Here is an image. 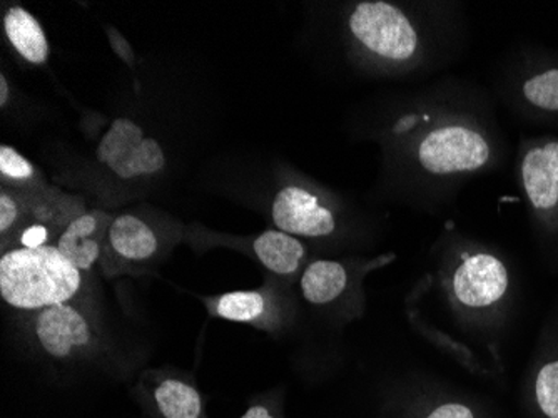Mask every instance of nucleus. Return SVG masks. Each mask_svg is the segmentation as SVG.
Here are the masks:
<instances>
[{
	"mask_svg": "<svg viewBox=\"0 0 558 418\" xmlns=\"http://www.w3.org/2000/svg\"><path fill=\"white\" fill-rule=\"evenodd\" d=\"M84 275L58 247L12 248L0 258V295L21 311L68 303L81 294Z\"/></svg>",
	"mask_w": 558,
	"mask_h": 418,
	"instance_id": "f257e3e1",
	"label": "nucleus"
},
{
	"mask_svg": "<svg viewBox=\"0 0 558 418\" xmlns=\"http://www.w3.org/2000/svg\"><path fill=\"white\" fill-rule=\"evenodd\" d=\"M17 193L22 204L21 223L14 237L2 244V253L12 248L56 247L65 228L86 213L81 198L46 184L17 190Z\"/></svg>",
	"mask_w": 558,
	"mask_h": 418,
	"instance_id": "f03ea898",
	"label": "nucleus"
},
{
	"mask_svg": "<svg viewBox=\"0 0 558 418\" xmlns=\"http://www.w3.org/2000/svg\"><path fill=\"white\" fill-rule=\"evenodd\" d=\"M350 29L369 52L390 61H407L418 49L413 25L388 2H360L350 15Z\"/></svg>",
	"mask_w": 558,
	"mask_h": 418,
	"instance_id": "7ed1b4c3",
	"label": "nucleus"
},
{
	"mask_svg": "<svg viewBox=\"0 0 558 418\" xmlns=\"http://www.w3.org/2000/svg\"><path fill=\"white\" fill-rule=\"evenodd\" d=\"M33 332L40 350L61 361L87 357L99 345L96 325L89 313L74 301L36 311Z\"/></svg>",
	"mask_w": 558,
	"mask_h": 418,
	"instance_id": "20e7f679",
	"label": "nucleus"
},
{
	"mask_svg": "<svg viewBox=\"0 0 558 418\" xmlns=\"http://www.w3.org/2000/svg\"><path fill=\"white\" fill-rule=\"evenodd\" d=\"M97 159L118 178H147L161 172L166 166L161 144L144 134L143 128L131 119L119 118L97 146Z\"/></svg>",
	"mask_w": 558,
	"mask_h": 418,
	"instance_id": "39448f33",
	"label": "nucleus"
},
{
	"mask_svg": "<svg viewBox=\"0 0 558 418\" xmlns=\"http://www.w3.org/2000/svg\"><path fill=\"white\" fill-rule=\"evenodd\" d=\"M420 163L434 175L475 171L487 165L490 146L473 129L447 126L435 129L420 144Z\"/></svg>",
	"mask_w": 558,
	"mask_h": 418,
	"instance_id": "423d86ee",
	"label": "nucleus"
},
{
	"mask_svg": "<svg viewBox=\"0 0 558 418\" xmlns=\"http://www.w3.org/2000/svg\"><path fill=\"white\" fill-rule=\"evenodd\" d=\"M271 215L276 228L293 237H328L337 226L333 213L315 194L300 187L279 191L272 201Z\"/></svg>",
	"mask_w": 558,
	"mask_h": 418,
	"instance_id": "0eeeda50",
	"label": "nucleus"
},
{
	"mask_svg": "<svg viewBox=\"0 0 558 418\" xmlns=\"http://www.w3.org/2000/svg\"><path fill=\"white\" fill-rule=\"evenodd\" d=\"M509 286L504 263L492 254L466 258L453 278L454 297L465 307L484 308L497 303Z\"/></svg>",
	"mask_w": 558,
	"mask_h": 418,
	"instance_id": "6e6552de",
	"label": "nucleus"
},
{
	"mask_svg": "<svg viewBox=\"0 0 558 418\" xmlns=\"http://www.w3.org/2000/svg\"><path fill=\"white\" fill-rule=\"evenodd\" d=\"M112 219L114 216L99 210L86 212L75 218L59 238L56 247L83 275L93 272L105 258L106 238Z\"/></svg>",
	"mask_w": 558,
	"mask_h": 418,
	"instance_id": "1a4fd4ad",
	"label": "nucleus"
},
{
	"mask_svg": "<svg viewBox=\"0 0 558 418\" xmlns=\"http://www.w3.org/2000/svg\"><path fill=\"white\" fill-rule=\"evenodd\" d=\"M159 251V238L155 229L134 215H119L112 219L106 238L102 263L131 265L153 260Z\"/></svg>",
	"mask_w": 558,
	"mask_h": 418,
	"instance_id": "9d476101",
	"label": "nucleus"
},
{
	"mask_svg": "<svg viewBox=\"0 0 558 418\" xmlns=\"http://www.w3.org/2000/svg\"><path fill=\"white\" fill-rule=\"evenodd\" d=\"M526 198L538 212L558 206V143L542 144L525 154L522 163Z\"/></svg>",
	"mask_w": 558,
	"mask_h": 418,
	"instance_id": "9b49d317",
	"label": "nucleus"
},
{
	"mask_svg": "<svg viewBox=\"0 0 558 418\" xmlns=\"http://www.w3.org/2000/svg\"><path fill=\"white\" fill-rule=\"evenodd\" d=\"M150 398L161 418H206L199 390L187 380L166 377L153 386Z\"/></svg>",
	"mask_w": 558,
	"mask_h": 418,
	"instance_id": "f8f14e48",
	"label": "nucleus"
},
{
	"mask_svg": "<svg viewBox=\"0 0 558 418\" xmlns=\"http://www.w3.org/2000/svg\"><path fill=\"white\" fill-rule=\"evenodd\" d=\"M9 43L31 64H44L49 58V43L39 21L21 5L9 9L4 17Z\"/></svg>",
	"mask_w": 558,
	"mask_h": 418,
	"instance_id": "ddd939ff",
	"label": "nucleus"
},
{
	"mask_svg": "<svg viewBox=\"0 0 558 418\" xmlns=\"http://www.w3.org/2000/svg\"><path fill=\"white\" fill-rule=\"evenodd\" d=\"M256 258L269 272L293 275L304 260V244L284 231H265L253 243Z\"/></svg>",
	"mask_w": 558,
	"mask_h": 418,
	"instance_id": "4468645a",
	"label": "nucleus"
},
{
	"mask_svg": "<svg viewBox=\"0 0 558 418\" xmlns=\"http://www.w3.org/2000/svg\"><path fill=\"white\" fill-rule=\"evenodd\" d=\"M348 285V273L338 261H313L301 276V294L312 304L337 300Z\"/></svg>",
	"mask_w": 558,
	"mask_h": 418,
	"instance_id": "2eb2a0df",
	"label": "nucleus"
},
{
	"mask_svg": "<svg viewBox=\"0 0 558 418\" xmlns=\"http://www.w3.org/2000/svg\"><path fill=\"white\" fill-rule=\"evenodd\" d=\"M209 315L236 323H258L268 311V297L263 291H230L205 300Z\"/></svg>",
	"mask_w": 558,
	"mask_h": 418,
	"instance_id": "dca6fc26",
	"label": "nucleus"
},
{
	"mask_svg": "<svg viewBox=\"0 0 558 418\" xmlns=\"http://www.w3.org/2000/svg\"><path fill=\"white\" fill-rule=\"evenodd\" d=\"M0 175H2L4 182H11L15 190H25V188L44 184L33 163L27 162L21 153H17L14 147L8 146V144L0 147Z\"/></svg>",
	"mask_w": 558,
	"mask_h": 418,
	"instance_id": "f3484780",
	"label": "nucleus"
},
{
	"mask_svg": "<svg viewBox=\"0 0 558 418\" xmlns=\"http://www.w3.org/2000/svg\"><path fill=\"white\" fill-rule=\"evenodd\" d=\"M523 94L530 103L545 111H558V71L542 72L526 81Z\"/></svg>",
	"mask_w": 558,
	"mask_h": 418,
	"instance_id": "a211bd4d",
	"label": "nucleus"
},
{
	"mask_svg": "<svg viewBox=\"0 0 558 418\" xmlns=\"http://www.w3.org/2000/svg\"><path fill=\"white\" fill-rule=\"evenodd\" d=\"M535 397L548 418H558V360L542 367L535 382Z\"/></svg>",
	"mask_w": 558,
	"mask_h": 418,
	"instance_id": "6ab92c4d",
	"label": "nucleus"
},
{
	"mask_svg": "<svg viewBox=\"0 0 558 418\" xmlns=\"http://www.w3.org/2000/svg\"><path fill=\"white\" fill-rule=\"evenodd\" d=\"M21 216L22 204L17 190L2 188V191H0V237H2V244L8 243L14 237L19 223H21Z\"/></svg>",
	"mask_w": 558,
	"mask_h": 418,
	"instance_id": "aec40b11",
	"label": "nucleus"
},
{
	"mask_svg": "<svg viewBox=\"0 0 558 418\" xmlns=\"http://www.w3.org/2000/svg\"><path fill=\"white\" fill-rule=\"evenodd\" d=\"M108 37L116 55H118L125 64L130 65V68L136 69V55H134L133 47L124 39V36H122L119 31L108 27Z\"/></svg>",
	"mask_w": 558,
	"mask_h": 418,
	"instance_id": "412c9836",
	"label": "nucleus"
},
{
	"mask_svg": "<svg viewBox=\"0 0 558 418\" xmlns=\"http://www.w3.org/2000/svg\"><path fill=\"white\" fill-rule=\"evenodd\" d=\"M428 418H473V414L465 405L450 404L438 407Z\"/></svg>",
	"mask_w": 558,
	"mask_h": 418,
	"instance_id": "4be33fe9",
	"label": "nucleus"
},
{
	"mask_svg": "<svg viewBox=\"0 0 558 418\" xmlns=\"http://www.w3.org/2000/svg\"><path fill=\"white\" fill-rule=\"evenodd\" d=\"M241 418H275L271 414H269L268 408L262 407V405H256V407L247 408L246 414Z\"/></svg>",
	"mask_w": 558,
	"mask_h": 418,
	"instance_id": "5701e85b",
	"label": "nucleus"
},
{
	"mask_svg": "<svg viewBox=\"0 0 558 418\" xmlns=\"http://www.w3.org/2000/svg\"><path fill=\"white\" fill-rule=\"evenodd\" d=\"M9 100V84L8 80H5V75H0V106L4 108L5 104Z\"/></svg>",
	"mask_w": 558,
	"mask_h": 418,
	"instance_id": "b1692460",
	"label": "nucleus"
}]
</instances>
